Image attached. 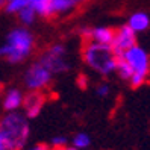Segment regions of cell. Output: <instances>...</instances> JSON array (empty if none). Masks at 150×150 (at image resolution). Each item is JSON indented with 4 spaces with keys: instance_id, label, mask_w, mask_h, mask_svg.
<instances>
[{
    "instance_id": "obj_1",
    "label": "cell",
    "mask_w": 150,
    "mask_h": 150,
    "mask_svg": "<svg viewBox=\"0 0 150 150\" xmlns=\"http://www.w3.org/2000/svg\"><path fill=\"white\" fill-rule=\"evenodd\" d=\"M0 134L6 139L9 150H23L30 135L29 118L18 111L6 112L0 118Z\"/></svg>"
},
{
    "instance_id": "obj_2",
    "label": "cell",
    "mask_w": 150,
    "mask_h": 150,
    "mask_svg": "<svg viewBox=\"0 0 150 150\" xmlns=\"http://www.w3.org/2000/svg\"><path fill=\"white\" fill-rule=\"evenodd\" d=\"M33 35L28 28H15L6 35V41L0 46V56L11 64H20L33 50Z\"/></svg>"
},
{
    "instance_id": "obj_3",
    "label": "cell",
    "mask_w": 150,
    "mask_h": 150,
    "mask_svg": "<svg viewBox=\"0 0 150 150\" xmlns=\"http://www.w3.org/2000/svg\"><path fill=\"white\" fill-rule=\"evenodd\" d=\"M82 56L85 64L102 76H108L115 71L117 55L114 53L111 46H105V44H99L94 41H86Z\"/></svg>"
},
{
    "instance_id": "obj_4",
    "label": "cell",
    "mask_w": 150,
    "mask_h": 150,
    "mask_svg": "<svg viewBox=\"0 0 150 150\" xmlns=\"http://www.w3.org/2000/svg\"><path fill=\"white\" fill-rule=\"evenodd\" d=\"M123 59L129 64L130 70H132V76L129 79L130 85L134 88H138L144 83L146 77L150 71V58L149 53L139 46H132L130 49H127L123 55H120Z\"/></svg>"
},
{
    "instance_id": "obj_5",
    "label": "cell",
    "mask_w": 150,
    "mask_h": 150,
    "mask_svg": "<svg viewBox=\"0 0 150 150\" xmlns=\"http://www.w3.org/2000/svg\"><path fill=\"white\" fill-rule=\"evenodd\" d=\"M52 77H53V74L50 73V70L42 62L37 61V62H33L28 67L23 81L30 91H40L52 82Z\"/></svg>"
},
{
    "instance_id": "obj_6",
    "label": "cell",
    "mask_w": 150,
    "mask_h": 150,
    "mask_svg": "<svg viewBox=\"0 0 150 150\" xmlns=\"http://www.w3.org/2000/svg\"><path fill=\"white\" fill-rule=\"evenodd\" d=\"M40 62L46 65L52 74L68 71L70 64L67 61V50L62 44H53L49 50L40 58Z\"/></svg>"
},
{
    "instance_id": "obj_7",
    "label": "cell",
    "mask_w": 150,
    "mask_h": 150,
    "mask_svg": "<svg viewBox=\"0 0 150 150\" xmlns=\"http://www.w3.org/2000/svg\"><path fill=\"white\" fill-rule=\"evenodd\" d=\"M137 44V33L132 30L127 24L121 26L118 30H115L114 33V40L111 42V47L114 50V53L117 56L123 55L127 49H130L132 46Z\"/></svg>"
},
{
    "instance_id": "obj_8",
    "label": "cell",
    "mask_w": 150,
    "mask_h": 150,
    "mask_svg": "<svg viewBox=\"0 0 150 150\" xmlns=\"http://www.w3.org/2000/svg\"><path fill=\"white\" fill-rule=\"evenodd\" d=\"M21 106L24 109V115L28 118L38 117L44 106V96L40 91H30L29 94L24 96Z\"/></svg>"
},
{
    "instance_id": "obj_9",
    "label": "cell",
    "mask_w": 150,
    "mask_h": 150,
    "mask_svg": "<svg viewBox=\"0 0 150 150\" xmlns=\"http://www.w3.org/2000/svg\"><path fill=\"white\" fill-rule=\"evenodd\" d=\"M23 99H24V96L18 88H12L3 97V109L6 112L18 111L23 105Z\"/></svg>"
},
{
    "instance_id": "obj_10",
    "label": "cell",
    "mask_w": 150,
    "mask_h": 150,
    "mask_svg": "<svg viewBox=\"0 0 150 150\" xmlns=\"http://www.w3.org/2000/svg\"><path fill=\"white\" fill-rule=\"evenodd\" d=\"M114 33L115 30L106 28V26H99V28H91V35L88 41H94L99 44H105V46H111L114 40Z\"/></svg>"
},
{
    "instance_id": "obj_11",
    "label": "cell",
    "mask_w": 150,
    "mask_h": 150,
    "mask_svg": "<svg viewBox=\"0 0 150 150\" xmlns=\"http://www.w3.org/2000/svg\"><path fill=\"white\" fill-rule=\"evenodd\" d=\"M127 26H129V28L134 30L135 33L144 32V30L149 29V26H150V17H149V14H146V12H134V14L129 17Z\"/></svg>"
},
{
    "instance_id": "obj_12",
    "label": "cell",
    "mask_w": 150,
    "mask_h": 150,
    "mask_svg": "<svg viewBox=\"0 0 150 150\" xmlns=\"http://www.w3.org/2000/svg\"><path fill=\"white\" fill-rule=\"evenodd\" d=\"M86 0H50L52 9H53V15L56 14H67L70 11L76 9L79 5L85 3Z\"/></svg>"
},
{
    "instance_id": "obj_13",
    "label": "cell",
    "mask_w": 150,
    "mask_h": 150,
    "mask_svg": "<svg viewBox=\"0 0 150 150\" xmlns=\"http://www.w3.org/2000/svg\"><path fill=\"white\" fill-rule=\"evenodd\" d=\"M30 6L35 9L37 15L44 17V18L53 15V9H52L50 0H30Z\"/></svg>"
},
{
    "instance_id": "obj_14",
    "label": "cell",
    "mask_w": 150,
    "mask_h": 150,
    "mask_svg": "<svg viewBox=\"0 0 150 150\" xmlns=\"http://www.w3.org/2000/svg\"><path fill=\"white\" fill-rule=\"evenodd\" d=\"M71 146L77 150H86L91 146V138L86 132H77L71 139Z\"/></svg>"
},
{
    "instance_id": "obj_15",
    "label": "cell",
    "mask_w": 150,
    "mask_h": 150,
    "mask_svg": "<svg viewBox=\"0 0 150 150\" xmlns=\"http://www.w3.org/2000/svg\"><path fill=\"white\" fill-rule=\"evenodd\" d=\"M17 15H18V20H20V23H21L23 26H30V24H33L35 20H37V17H38L32 6H26L24 9H21Z\"/></svg>"
},
{
    "instance_id": "obj_16",
    "label": "cell",
    "mask_w": 150,
    "mask_h": 150,
    "mask_svg": "<svg viewBox=\"0 0 150 150\" xmlns=\"http://www.w3.org/2000/svg\"><path fill=\"white\" fill-rule=\"evenodd\" d=\"M26 6H30V0H8L5 11L8 14H18Z\"/></svg>"
},
{
    "instance_id": "obj_17",
    "label": "cell",
    "mask_w": 150,
    "mask_h": 150,
    "mask_svg": "<svg viewBox=\"0 0 150 150\" xmlns=\"http://www.w3.org/2000/svg\"><path fill=\"white\" fill-rule=\"evenodd\" d=\"M115 71H117V74H118L121 79H125V81H129L130 76H132V70H130L129 64H127V62H126V61L123 59L121 56H117Z\"/></svg>"
},
{
    "instance_id": "obj_18",
    "label": "cell",
    "mask_w": 150,
    "mask_h": 150,
    "mask_svg": "<svg viewBox=\"0 0 150 150\" xmlns=\"http://www.w3.org/2000/svg\"><path fill=\"white\" fill-rule=\"evenodd\" d=\"M68 144V139L64 135H56L50 139V149H58V147H64Z\"/></svg>"
},
{
    "instance_id": "obj_19",
    "label": "cell",
    "mask_w": 150,
    "mask_h": 150,
    "mask_svg": "<svg viewBox=\"0 0 150 150\" xmlns=\"http://www.w3.org/2000/svg\"><path fill=\"white\" fill-rule=\"evenodd\" d=\"M111 93V88L108 83H100L99 86L96 88V94L99 96V97H108Z\"/></svg>"
},
{
    "instance_id": "obj_20",
    "label": "cell",
    "mask_w": 150,
    "mask_h": 150,
    "mask_svg": "<svg viewBox=\"0 0 150 150\" xmlns=\"http://www.w3.org/2000/svg\"><path fill=\"white\" fill-rule=\"evenodd\" d=\"M28 150H50V147H49V144L38 143V144H33V146H30Z\"/></svg>"
},
{
    "instance_id": "obj_21",
    "label": "cell",
    "mask_w": 150,
    "mask_h": 150,
    "mask_svg": "<svg viewBox=\"0 0 150 150\" xmlns=\"http://www.w3.org/2000/svg\"><path fill=\"white\" fill-rule=\"evenodd\" d=\"M0 150H9V147H8V143H6V139L2 137V134H0Z\"/></svg>"
},
{
    "instance_id": "obj_22",
    "label": "cell",
    "mask_w": 150,
    "mask_h": 150,
    "mask_svg": "<svg viewBox=\"0 0 150 150\" xmlns=\"http://www.w3.org/2000/svg\"><path fill=\"white\" fill-rule=\"evenodd\" d=\"M50 150H77V149H74L73 146H64V147H58V149H50Z\"/></svg>"
},
{
    "instance_id": "obj_23",
    "label": "cell",
    "mask_w": 150,
    "mask_h": 150,
    "mask_svg": "<svg viewBox=\"0 0 150 150\" xmlns=\"http://www.w3.org/2000/svg\"><path fill=\"white\" fill-rule=\"evenodd\" d=\"M6 3H8V0H0V9H5Z\"/></svg>"
}]
</instances>
